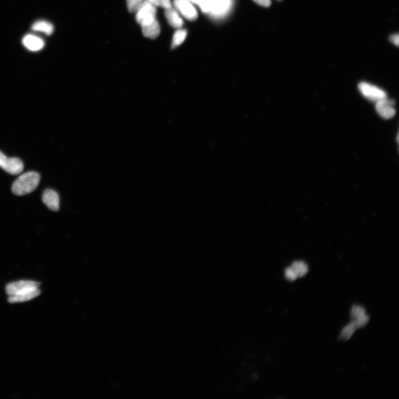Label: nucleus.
<instances>
[{
	"label": "nucleus",
	"instance_id": "8",
	"mask_svg": "<svg viewBox=\"0 0 399 399\" xmlns=\"http://www.w3.org/2000/svg\"><path fill=\"white\" fill-rule=\"evenodd\" d=\"M231 7V0H210L209 14L215 17H221L229 12Z\"/></svg>",
	"mask_w": 399,
	"mask_h": 399
},
{
	"label": "nucleus",
	"instance_id": "14",
	"mask_svg": "<svg viewBox=\"0 0 399 399\" xmlns=\"http://www.w3.org/2000/svg\"><path fill=\"white\" fill-rule=\"evenodd\" d=\"M33 30L42 32L47 35H51L53 32V26L51 24L44 21H39L35 22L32 26Z\"/></svg>",
	"mask_w": 399,
	"mask_h": 399
},
{
	"label": "nucleus",
	"instance_id": "4",
	"mask_svg": "<svg viewBox=\"0 0 399 399\" xmlns=\"http://www.w3.org/2000/svg\"><path fill=\"white\" fill-rule=\"evenodd\" d=\"M359 91L367 98L373 102H377L379 100L387 98V95L383 90L366 82L359 83L358 86Z\"/></svg>",
	"mask_w": 399,
	"mask_h": 399
},
{
	"label": "nucleus",
	"instance_id": "24",
	"mask_svg": "<svg viewBox=\"0 0 399 399\" xmlns=\"http://www.w3.org/2000/svg\"><path fill=\"white\" fill-rule=\"evenodd\" d=\"M254 1L262 7L266 8L270 7L271 4V0H254Z\"/></svg>",
	"mask_w": 399,
	"mask_h": 399
},
{
	"label": "nucleus",
	"instance_id": "7",
	"mask_svg": "<svg viewBox=\"0 0 399 399\" xmlns=\"http://www.w3.org/2000/svg\"><path fill=\"white\" fill-rule=\"evenodd\" d=\"M394 100L386 98L376 102L375 109L382 118L385 120H389L395 115L396 110L394 107Z\"/></svg>",
	"mask_w": 399,
	"mask_h": 399
},
{
	"label": "nucleus",
	"instance_id": "3",
	"mask_svg": "<svg viewBox=\"0 0 399 399\" xmlns=\"http://www.w3.org/2000/svg\"><path fill=\"white\" fill-rule=\"evenodd\" d=\"M156 8L147 0H144L136 13V20L141 26L150 24L156 20Z\"/></svg>",
	"mask_w": 399,
	"mask_h": 399
},
{
	"label": "nucleus",
	"instance_id": "21",
	"mask_svg": "<svg viewBox=\"0 0 399 399\" xmlns=\"http://www.w3.org/2000/svg\"><path fill=\"white\" fill-rule=\"evenodd\" d=\"M369 321V317L367 314L360 317L355 320H352V322L355 324L357 329L364 327Z\"/></svg>",
	"mask_w": 399,
	"mask_h": 399
},
{
	"label": "nucleus",
	"instance_id": "5",
	"mask_svg": "<svg viewBox=\"0 0 399 399\" xmlns=\"http://www.w3.org/2000/svg\"><path fill=\"white\" fill-rule=\"evenodd\" d=\"M0 167L12 175H18L24 170L23 162L18 158H9L0 151Z\"/></svg>",
	"mask_w": 399,
	"mask_h": 399
},
{
	"label": "nucleus",
	"instance_id": "11",
	"mask_svg": "<svg viewBox=\"0 0 399 399\" xmlns=\"http://www.w3.org/2000/svg\"><path fill=\"white\" fill-rule=\"evenodd\" d=\"M165 15L168 24L172 27L181 28L183 26L184 24L183 20L176 9L172 7L166 9Z\"/></svg>",
	"mask_w": 399,
	"mask_h": 399
},
{
	"label": "nucleus",
	"instance_id": "1",
	"mask_svg": "<svg viewBox=\"0 0 399 399\" xmlns=\"http://www.w3.org/2000/svg\"><path fill=\"white\" fill-rule=\"evenodd\" d=\"M40 179L39 174L35 172H30L22 174L14 183L12 192L18 196L29 194L37 188Z\"/></svg>",
	"mask_w": 399,
	"mask_h": 399
},
{
	"label": "nucleus",
	"instance_id": "25",
	"mask_svg": "<svg viewBox=\"0 0 399 399\" xmlns=\"http://www.w3.org/2000/svg\"><path fill=\"white\" fill-rule=\"evenodd\" d=\"M390 41L395 45L396 46H398L399 43V36L398 34H394L390 36L389 38Z\"/></svg>",
	"mask_w": 399,
	"mask_h": 399
},
{
	"label": "nucleus",
	"instance_id": "10",
	"mask_svg": "<svg viewBox=\"0 0 399 399\" xmlns=\"http://www.w3.org/2000/svg\"><path fill=\"white\" fill-rule=\"evenodd\" d=\"M22 43L24 46L31 51H38L43 48L44 42L42 39L33 35H27L25 36Z\"/></svg>",
	"mask_w": 399,
	"mask_h": 399
},
{
	"label": "nucleus",
	"instance_id": "26",
	"mask_svg": "<svg viewBox=\"0 0 399 399\" xmlns=\"http://www.w3.org/2000/svg\"><path fill=\"white\" fill-rule=\"evenodd\" d=\"M277 1H282V0H277Z\"/></svg>",
	"mask_w": 399,
	"mask_h": 399
},
{
	"label": "nucleus",
	"instance_id": "17",
	"mask_svg": "<svg viewBox=\"0 0 399 399\" xmlns=\"http://www.w3.org/2000/svg\"><path fill=\"white\" fill-rule=\"evenodd\" d=\"M356 329L355 324L352 322L342 329L340 334V338L345 340L350 339L354 333H355Z\"/></svg>",
	"mask_w": 399,
	"mask_h": 399
},
{
	"label": "nucleus",
	"instance_id": "22",
	"mask_svg": "<svg viewBox=\"0 0 399 399\" xmlns=\"http://www.w3.org/2000/svg\"><path fill=\"white\" fill-rule=\"evenodd\" d=\"M155 7H161L165 9L172 7L171 0H147Z\"/></svg>",
	"mask_w": 399,
	"mask_h": 399
},
{
	"label": "nucleus",
	"instance_id": "16",
	"mask_svg": "<svg viewBox=\"0 0 399 399\" xmlns=\"http://www.w3.org/2000/svg\"><path fill=\"white\" fill-rule=\"evenodd\" d=\"M291 268L293 269L298 277H302L305 276L308 271L306 264L301 261L294 262Z\"/></svg>",
	"mask_w": 399,
	"mask_h": 399
},
{
	"label": "nucleus",
	"instance_id": "19",
	"mask_svg": "<svg viewBox=\"0 0 399 399\" xmlns=\"http://www.w3.org/2000/svg\"><path fill=\"white\" fill-rule=\"evenodd\" d=\"M191 3L199 6L202 12L209 13L210 10V0H189Z\"/></svg>",
	"mask_w": 399,
	"mask_h": 399
},
{
	"label": "nucleus",
	"instance_id": "18",
	"mask_svg": "<svg viewBox=\"0 0 399 399\" xmlns=\"http://www.w3.org/2000/svg\"><path fill=\"white\" fill-rule=\"evenodd\" d=\"M144 1V0H127V7L129 12L136 13Z\"/></svg>",
	"mask_w": 399,
	"mask_h": 399
},
{
	"label": "nucleus",
	"instance_id": "23",
	"mask_svg": "<svg viewBox=\"0 0 399 399\" xmlns=\"http://www.w3.org/2000/svg\"><path fill=\"white\" fill-rule=\"evenodd\" d=\"M285 276L287 279L291 281H294L298 278L296 274L291 267L286 269Z\"/></svg>",
	"mask_w": 399,
	"mask_h": 399
},
{
	"label": "nucleus",
	"instance_id": "6",
	"mask_svg": "<svg viewBox=\"0 0 399 399\" xmlns=\"http://www.w3.org/2000/svg\"><path fill=\"white\" fill-rule=\"evenodd\" d=\"M174 5L175 9L181 13L185 18L194 21L198 18V13L189 0H174Z\"/></svg>",
	"mask_w": 399,
	"mask_h": 399
},
{
	"label": "nucleus",
	"instance_id": "20",
	"mask_svg": "<svg viewBox=\"0 0 399 399\" xmlns=\"http://www.w3.org/2000/svg\"><path fill=\"white\" fill-rule=\"evenodd\" d=\"M366 314L365 308L361 306L354 305L351 310V315L353 320H355Z\"/></svg>",
	"mask_w": 399,
	"mask_h": 399
},
{
	"label": "nucleus",
	"instance_id": "9",
	"mask_svg": "<svg viewBox=\"0 0 399 399\" xmlns=\"http://www.w3.org/2000/svg\"><path fill=\"white\" fill-rule=\"evenodd\" d=\"M43 203L50 210L58 211L60 209V197L59 194L52 189L44 191L42 195Z\"/></svg>",
	"mask_w": 399,
	"mask_h": 399
},
{
	"label": "nucleus",
	"instance_id": "13",
	"mask_svg": "<svg viewBox=\"0 0 399 399\" xmlns=\"http://www.w3.org/2000/svg\"><path fill=\"white\" fill-rule=\"evenodd\" d=\"M40 290L38 289L35 291L31 292V293L23 295L9 296L8 301L11 303L23 302L35 299V297L40 295Z\"/></svg>",
	"mask_w": 399,
	"mask_h": 399
},
{
	"label": "nucleus",
	"instance_id": "12",
	"mask_svg": "<svg viewBox=\"0 0 399 399\" xmlns=\"http://www.w3.org/2000/svg\"><path fill=\"white\" fill-rule=\"evenodd\" d=\"M142 29L143 34L145 37L155 39L160 35V27L156 19L150 24L142 26Z\"/></svg>",
	"mask_w": 399,
	"mask_h": 399
},
{
	"label": "nucleus",
	"instance_id": "2",
	"mask_svg": "<svg viewBox=\"0 0 399 399\" xmlns=\"http://www.w3.org/2000/svg\"><path fill=\"white\" fill-rule=\"evenodd\" d=\"M40 283L33 280H20L8 284L6 292L9 296L23 295L38 289Z\"/></svg>",
	"mask_w": 399,
	"mask_h": 399
},
{
	"label": "nucleus",
	"instance_id": "15",
	"mask_svg": "<svg viewBox=\"0 0 399 399\" xmlns=\"http://www.w3.org/2000/svg\"><path fill=\"white\" fill-rule=\"evenodd\" d=\"M187 36V31L183 29L178 30L174 33L172 44V48H175L185 41Z\"/></svg>",
	"mask_w": 399,
	"mask_h": 399
}]
</instances>
